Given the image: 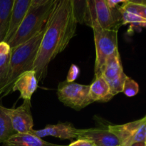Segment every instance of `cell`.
I'll use <instances>...</instances> for the list:
<instances>
[{"instance_id": "21", "label": "cell", "mask_w": 146, "mask_h": 146, "mask_svg": "<svg viewBox=\"0 0 146 146\" xmlns=\"http://www.w3.org/2000/svg\"><path fill=\"white\" fill-rule=\"evenodd\" d=\"M11 48L5 41L0 42V68L9 64L11 56Z\"/></svg>"}, {"instance_id": "17", "label": "cell", "mask_w": 146, "mask_h": 146, "mask_svg": "<svg viewBox=\"0 0 146 146\" xmlns=\"http://www.w3.org/2000/svg\"><path fill=\"white\" fill-rule=\"evenodd\" d=\"M16 133L6 111V107L0 100V143H3Z\"/></svg>"}, {"instance_id": "12", "label": "cell", "mask_w": 146, "mask_h": 146, "mask_svg": "<svg viewBox=\"0 0 146 146\" xmlns=\"http://www.w3.org/2000/svg\"><path fill=\"white\" fill-rule=\"evenodd\" d=\"M38 80L34 70L26 71L16 79L13 84L11 92L19 91L20 98L31 101L33 94L38 88Z\"/></svg>"}, {"instance_id": "14", "label": "cell", "mask_w": 146, "mask_h": 146, "mask_svg": "<svg viewBox=\"0 0 146 146\" xmlns=\"http://www.w3.org/2000/svg\"><path fill=\"white\" fill-rule=\"evenodd\" d=\"M89 96L93 102L106 103L111 101L114 96L111 93L109 85L102 76L94 77L89 85Z\"/></svg>"}, {"instance_id": "5", "label": "cell", "mask_w": 146, "mask_h": 146, "mask_svg": "<svg viewBox=\"0 0 146 146\" xmlns=\"http://www.w3.org/2000/svg\"><path fill=\"white\" fill-rule=\"evenodd\" d=\"M96 48L94 77L101 76L103 68L109 57L118 52V29H93Z\"/></svg>"}, {"instance_id": "6", "label": "cell", "mask_w": 146, "mask_h": 146, "mask_svg": "<svg viewBox=\"0 0 146 146\" xmlns=\"http://www.w3.org/2000/svg\"><path fill=\"white\" fill-rule=\"evenodd\" d=\"M56 94L64 106L76 111H81L94 103L89 96V85L64 81L58 84Z\"/></svg>"}, {"instance_id": "19", "label": "cell", "mask_w": 146, "mask_h": 146, "mask_svg": "<svg viewBox=\"0 0 146 146\" xmlns=\"http://www.w3.org/2000/svg\"><path fill=\"white\" fill-rule=\"evenodd\" d=\"M119 10V9H118ZM121 15V24L122 25L131 24L134 27L144 28L146 26V19L126 12V11L119 10Z\"/></svg>"}, {"instance_id": "18", "label": "cell", "mask_w": 146, "mask_h": 146, "mask_svg": "<svg viewBox=\"0 0 146 146\" xmlns=\"http://www.w3.org/2000/svg\"><path fill=\"white\" fill-rule=\"evenodd\" d=\"M118 9L146 19V1L145 0H125Z\"/></svg>"}, {"instance_id": "4", "label": "cell", "mask_w": 146, "mask_h": 146, "mask_svg": "<svg viewBox=\"0 0 146 146\" xmlns=\"http://www.w3.org/2000/svg\"><path fill=\"white\" fill-rule=\"evenodd\" d=\"M83 24L102 29H118L122 25L121 15L118 9H111L106 0H86V9Z\"/></svg>"}, {"instance_id": "26", "label": "cell", "mask_w": 146, "mask_h": 146, "mask_svg": "<svg viewBox=\"0 0 146 146\" xmlns=\"http://www.w3.org/2000/svg\"><path fill=\"white\" fill-rule=\"evenodd\" d=\"M133 146H146V143H137Z\"/></svg>"}, {"instance_id": "16", "label": "cell", "mask_w": 146, "mask_h": 146, "mask_svg": "<svg viewBox=\"0 0 146 146\" xmlns=\"http://www.w3.org/2000/svg\"><path fill=\"white\" fill-rule=\"evenodd\" d=\"M13 3L14 0H0V42L7 36Z\"/></svg>"}, {"instance_id": "9", "label": "cell", "mask_w": 146, "mask_h": 146, "mask_svg": "<svg viewBox=\"0 0 146 146\" xmlns=\"http://www.w3.org/2000/svg\"><path fill=\"white\" fill-rule=\"evenodd\" d=\"M31 108V101L28 100H24L23 104L17 108H6L16 133H28L33 130L34 120Z\"/></svg>"}, {"instance_id": "13", "label": "cell", "mask_w": 146, "mask_h": 146, "mask_svg": "<svg viewBox=\"0 0 146 146\" xmlns=\"http://www.w3.org/2000/svg\"><path fill=\"white\" fill-rule=\"evenodd\" d=\"M31 0H14L8 31L4 41L8 43L11 39L21 25L27 12Z\"/></svg>"}, {"instance_id": "10", "label": "cell", "mask_w": 146, "mask_h": 146, "mask_svg": "<svg viewBox=\"0 0 146 146\" xmlns=\"http://www.w3.org/2000/svg\"><path fill=\"white\" fill-rule=\"evenodd\" d=\"M30 133L40 138L51 136L61 140L69 141L78 138V129L68 122H59L55 125H47L43 129H33Z\"/></svg>"}, {"instance_id": "24", "label": "cell", "mask_w": 146, "mask_h": 146, "mask_svg": "<svg viewBox=\"0 0 146 146\" xmlns=\"http://www.w3.org/2000/svg\"><path fill=\"white\" fill-rule=\"evenodd\" d=\"M125 0H106L108 7L111 9H118L120 7V4H122Z\"/></svg>"}, {"instance_id": "8", "label": "cell", "mask_w": 146, "mask_h": 146, "mask_svg": "<svg viewBox=\"0 0 146 146\" xmlns=\"http://www.w3.org/2000/svg\"><path fill=\"white\" fill-rule=\"evenodd\" d=\"M101 76L109 85L114 96L122 92L127 75L123 71L119 51L108 58L103 68Z\"/></svg>"}, {"instance_id": "22", "label": "cell", "mask_w": 146, "mask_h": 146, "mask_svg": "<svg viewBox=\"0 0 146 146\" xmlns=\"http://www.w3.org/2000/svg\"><path fill=\"white\" fill-rule=\"evenodd\" d=\"M80 74V68L78 66L72 64L69 68L66 81L68 83H73L78 78Z\"/></svg>"}, {"instance_id": "25", "label": "cell", "mask_w": 146, "mask_h": 146, "mask_svg": "<svg viewBox=\"0 0 146 146\" xmlns=\"http://www.w3.org/2000/svg\"><path fill=\"white\" fill-rule=\"evenodd\" d=\"M8 65L3 67V68H0V86H1V84H3L6 76H7V71H8Z\"/></svg>"}, {"instance_id": "7", "label": "cell", "mask_w": 146, "mask_h": 146, "mask_svg": "<svg viewBox=\"0 0 146 146\" xmlns=\"http://www.w3.org/2000/svg\"><path fill=\"white\" fill-rule=\"evenodd\" d=\"M107 129L119 141L120 146L146 143V117L122 125H110Z\"/></svg>"}, {"instance_id": "3", "label": "cell", "mask_w": 146, "mask_h": 146, "mask_svg": "<svg viewBox=\"0 0 146 146\" xmlns=\"http://www.w3.org/2000/svg\"><path fill=\"white\" fill-rule=\"evenodd\" d=\"M55 0H31L18 30L8 42L11 48L26 42L45 27Z\"/></svg>"}, {"instance_id": "23", "label": "cell", "mask_w": 146, "mask_h": 146, "mask_svg": "<svg viewBox=\"0 0 146 146\" xmlns=\"http://www.w3.org/2000/svg\"><path fill=\"white\" fill-rule=\"evenodd\" d=\"M67 146H96L91 141L84 138H77Z\"/></svg>"}, {"instance_id": "1", "label": "cell", "mask_w": 146, "mask_h": 146, "mask_svg": "<svg viewBox=\"0 0 146 146\" xmlns=\"http://www.w3.org/2000/svg\"><path fill=\"white\" fill-rule=\"evenodd\" d=\"M77 25L73 0H55L33 66L38 81L45 78L50 63L68 46L76 35Z\"/></svg>"}, {"instance_id": "20", "label": "cell", "mask_w": 146, "mask_h": 146, "mask_svg": "<svg viewBox=\"0 0 146 146\" xmlns=\"http://www.w3.org/2000/svg\"><path fill=\"white\" fill-rule=\"evenodd\" d=\"M122 92L129 98L134 97L139 92V85L135 80L127 76L123 86Z\"/></svg>"}, {"instance_id": "15", "label": "cell", "mask_w": 146, "mask_h": 146, "mask_svg": "<svg viewBox=\"0 0 146 146\" xmlns=\"http://www.w3.org/2000/svg\"><path fill=\"white\" fill-rule=\"evenodd\" d=\"M2 146H67L47 142L42 138L28 133H15L2 143Z\"/></svg>"}, {"instance_id": "2", "label": "cell", "mask_w": 146, "mask_h": 146, "mask_svg": "<svg viewBox=\"0 0 146 146\" xmlns=\"http://www.w3.org/2000/svg\"><path fill=\"white\" fill-rule=\"evenodd\" d=\"M44 29L26 42L11 48L7 76L0 86V100L11 94L14 81L21 74L33 70Z\"/></svg>"}, {"instance_id": "11", "label": "cell", "mask_w": 146, "mask_h": 146, "mask_svg": "<svg viewBox=\"0 0 146 146\" xmlns=\"http://www.w3.org/2000/svg\"><path fill=\"white\" fill-rule=\"evenodd\" d=\"M78 138L88 140L96 146H120L118 138L108 129H78Z\"/></svg>"}]
</instances>
